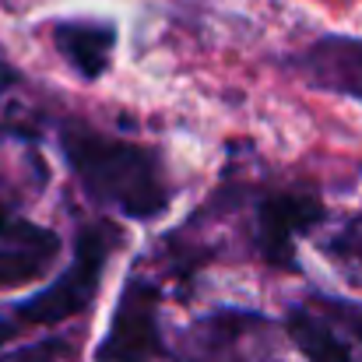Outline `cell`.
<instances>
[{"label":"cell","instance_id":"cell-1","mask_svg":"<svg viewBox=\"0 0 362 362\" xmlns=\"http://www.w3.org/2000/svg\"><path fill=\"white\" fill-rule=\"evenodd\" d=\"M57 144L67 169L95 204L113 208L130 222H151L169 208L173 190L158 151L148 144L95 130L88 123H64Z\"/></svg>","mask_w":362,"mask_h":362},{"label":"cell","instance_id":"cell-2","mask_svg":"<svg viewBox=\"0 0 362 362\" xmlns=\"http://www.w3.org/2000/svg\"><path fill=\"white\" fill-rule=\"evenodd\" d=\"M120 246V229L113 226H85L74 240V257L71 264L35 296L21 299L18 306H11V317L21 327H53L64 324L78 313H85L99 292L103 271L113 257V250Z\"/></svg>","mask_w":362,"mask_h":362},{"label":"cell","instance_id":"cell-3","mask_svg":"<svg viewBox=\"0 0 362 362\" xmlns=\"http://www.w3.org/2000/svg\"><path fill=\"white\" fill-rule=\"evenodd\" d=\"M158 285L127 278L110 327L95 349V362H148L162 352L158 331Z\"/></svg>","mask_w":362,"mask_h":362},{"label":"cell","instance_id":"cell-4","mask_svg":"<svg viewBox=\"0 0 362 362\" xmlns=\"http://www.w3.org/2000/svg\"><path fill=\"white\" fill-rule=\"evenodd\" d=\"M327 218V208L296 190H274L257 204L253 240L271 267H296V243Z\"/></svg>","mask_w":362,"mask_h":362},{"label":"cell","instance_id":"cell-5","mask_svg":"<svg viewBox=\"0 0 362 362\" xmlns=\"http://www.w3.org/2000/svg\"><path fill=\"white\" fill-rule=\"evenodd\" d=\"M296 71L317 92H334L362 103V39L327 32L296 57Z\"/></svg>","mask_w":362,"mask_h":362},{"label":"cell","instance_id":"cell-6","mask_svg":"<svg viewBox=\"0 0 362 362\" xmlns=\"http://www.w3.org/2000/svg\"><path fill=\"white\" fill-rule=\"evenodd\" d=\"M57 53L67 60V67L85 78V81H99L110 67H113V49H117V28L110 21H95V18H67L57 21L49 28Z\"/></svg>","mask_w":362,"mask_h":362},{"label":"cell","instance_id":"cell-7","mask_svg":"<svg viewBox=\"0 0 362 362\" xmlns=\"http://www.w3.org/2000/svg\"><path fill=\"white\" fill-rule=\"evenodd\" d=\"M60 253V236L49 226H32L18 240L0 243V288L39 281Z\"/></svg>","mask_w":362,"mask_h":362},{"label":"cell","instance_id":"cell-8","mask_svg":"<svg viewBox=\"0 0 362 362\" xmlns=\"http://www.w3.org/2000/svg\"><path fill=\"white\" fill-rule=\"evenodd\" d=\"M285 331L306 362H356V349L349 345V338H341V331L320 310L292 306L285 313Z\"/></svg>","mask_w":362,"mask_h":362},{"label":"cell","instance_id":"cell-9","mask_svg":"<svg viewBox=\"0 0 362 362\" xmlns=\"http://www.w3.org/2000/svg\"><path fill=\"white\" fill-rule=\"evenodd\" d=\"M320 310H324L338 327H345V331L356 338V345L362 349V306L359 303H345V299H320Z\"/></svg>","mask_w":362,"mask_h":362},{"label":"cell","instance_id":"cell-10","mask_svg":"<svg viewBox=\"0 0 362 362\" xmlns=\"http://www.w3.org/2000/svg\"><path fill=\"white\" fill-rule=\"evenodd\" d=\"M64 352H67V341H64V338H49V341H42V345H32V349L0 356V362H57Z\"/></svg>","mask_w":362,"mask_h":362},{"label":"cell","instance_id":"cell-11","mask_svg":"<svg viewBox=\"0 0 362 362\" xmlns=\"http://www.w3.org/2000/svg\"><path fill=\"white\" fill-rule=\"evenodd\" d=\"M35 222H28V218H21L4 197H0V243H7V240H18L21 233H28Z\"/></svg>","mask_w":362,"mask_h":362},{"label":"cell","instance_id":"cell-12","mask_svg":"<svg viewBox=\"0 0 362 362\" xmlns=\"http://www.w3.org/2000/svg\"><path fill=\"white\" fill-rule=\"evenodd\" d=\"M7 313H11V310H7ZM7 313L0 310V349H4L7 341H14V334L21 331V324H18L14 317H7Z\"/></svg>","mask_w":362,"mask_h":362},{"label":"cell","instance_id":"cell-13","mask_svg":"<svg viewBox=\"0 0 362 362\" xmlns=\"http://www.w3.org/2000/svg\"><path fill=\"white\" fill-rule=\"evenodd\" d=\"M14 81H18V74H14V71H11V67L0 60V103H4V95H7V88H11Z\"/></svg>","mask_w":362,"mask_h":362},{"label":"cell","instance_id":"cell-14","mask_svg":"<svg viewBox=\"0 0 362 362\" xmlns=\"http://www.w3.org/2000/svg\"><path fill=\"white\" fill-rule=\"evenodd\" d=\"M211 356H215V352H211ZM208 362H246V359H243V356H236V352H218L215 359H208Z\"/></svg>","mask_w":362,"mask_h":362}]
</instances>
